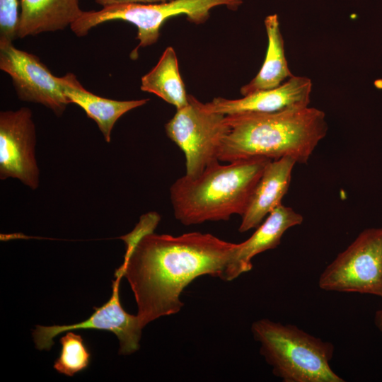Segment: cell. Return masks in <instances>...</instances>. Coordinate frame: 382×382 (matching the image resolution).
I'll list each match as a JSON object with an SVG mask.
<instances>
[{
  "instance_id": "cell-15",
  "label": "cell",
  "mask_w": 382,
  "mask_h": 382,
  "mask_svg": "<svg viewBox=\"0 0 382 382\" xmlns=\"http://www.w3.org/2000/svg\"><path fill=\"white\" fill-rule=\"evenodd\" d=\"M303 220L301 214L282 204L273 209L250 238L238 243L234 262L238 274L249 272L255 255L277 248L284 233Z\"/></svg>"
},
{
  "instance_id": "cell-16",
  "label": "cell",
  "mask_w": 382,
  "mask_h": 382,
  "mask_svg": "<svg viewBox=\"0 0 382 382\" xmlns=\"http://www.w3.org/2000/svg\"><path fill=\"white\" fill-rule=\"evenodd\" d=\"M264 23L268 40L266 56L257 75L241 88L243 96L277 88L294 76L285 57L278 16L275 13L267 16Z\"/></svg>"
},
{
  "instance_id": "cell-5",
  "label": "cell",
  "mask_w": 382,
  "mask_h": 382,
  "mask_svg": "<svg viewBox=\"0 0 382 382\" xmlns=\"http://www.w3.org/2000/svg\"><path fill=\"white\" fill-rule=\"evenodd\" d=\"M243 0H171L156 4H120L103 6L99 11H83L70 26L78 37H83L93 28L110 21L129 22L137 28L139 45L132 52L131 58L136 59L139 48L156 43L160 28L168 19L183 15L196 25L206 22L211 11L225 6L236 11Z\"/></svg>"
},
{
  "instance_id": "cell-3",
  "label": "cell",
  "mask_w": 382,
  "mask_h": 382,
  "mask_svg": "<svg viewBox=\"0 0 382 382\" xmlns=\"http://www.w3.org/2000/svg\"><path fill=\"white\" fill-rule=\"evenodd\" d=\"M271 161L255 157L225 165L219 161L197 176L184 175L170 188L175 218L185 226H191L227 221L234 214L242 216Z\"/></svg>"
},
{
  "instance_id": "cell-7",
  "label": "cell",
  "mask_w": 382,
  "mask_h": 382,
  "mask_svg": "<svg viewBox=\"0 0 382 382\" xmlns=\"http://www.w3.org/2000/svg\"><path fill=\"white\" fill-rule=\"evenodd\" d=\"M318 285L325 291L366 294L382 299V227L362 231L325 267Z\"/></svg>"
},
{
  "instance_id": "cell-17",
  "label": "cell",
  "mask_w": 382,
  "mask_h": 382,
  "mask_svg": "<svg viewBox=\"0 0 382 382\" xmlns=\"http://www.w3.org/2000/svg\"><path fill=\"white\" fill-rule=\"evenodd\" d=\"M141 91L156 95L180 109L188 105V94L182 80L176 53L168 47L158 63L141 79Z\"/></svg>"
},
{
  "instance_id": "cell-2",
  "label": "cell",
  "mask_w": 382,
  "mask_h": 382,
  "mask_svg": "<svg viewBox=\"0 0 382 382\" xmlns=\"http://www.w3.org/2000/svg\"><path fill=\"white\" fill-rule=\"evenodd\" d=\"M226 120L229 129L218 158L227 163L291 157L306 163L328 129L324 112L308 106L270 114L228 115Z\"/></svg>"
},
{
  "instance_id": "cell-9",
  "label": "cell",
  "mask_w": 382,
  "mask_h": 382,
  "mask_svg": "<svg viewBox=\"0 0 382 382\" xmlns=\"http://www.w3.org/2000/svg\"><path fill=\"white\" fill-rule=\"evenodd\" d=\"M0 69L11 79L18 98L41 104L61 116L70 104L58 81L38 57L0 41Z\"/></svg>"
},
{
  "instance_id": "cell-18",
  "label": "cell",
  "mask_w": 382,
  "mask_h": 382,
  "mask_svg": "<svg viewBox=\"0 0 382 382\" xmlns=\"http://www.w3.org/2000/svg\"><path fill=\"white\" fill-rule=\"evenodd\" d=\"M60 343L61 353L54 364L59 373L72 376L88 366L91 354L80 335L69 330L61 337Z\"/></svg>"
},
{
  "instance_id": "cell-11",
  "label": "cell",
  "mask_w": 382,
  "mask_h": 382,
  "mask_svg": "<svg viewBox=\"0 0 382 382\" xmlns=\"http://www.w3.org/2000/svg\"><path fill=\"white\" fill-rule=\"evenodd\" d=\"M311 91L310 79L293 76L277 88L255 92L239 99L214 98L204 106L209 111L224 115L276 113L308 107Z\"/></svg>"
},
{
  "instance_id": "cell-13",
  "label": "cell",
  "mask_w": 382,
  "mask_h": 382,
  "mask_svg": "<svg viewBox=\"0 0 382 382\" xmlns=\"http://www.w3.org/2000/svg\"><path fill=\"white\" fill-rule=\"evenodd\" d=\"M58 81L69 102L78 105L96 122L108 143L110 142L111 132L117 120L149 100V98L116 100L98 96L86 90L71 72L58 76Z\"/></svg>"
},
{
  "instance_id": "cell-8",
  "label": "cell",
  "mask_w": 382,
  "mask_h": 382,
  "mask_svg": "<svg viewBox=\"0 0 382 382\" xmlns=\"http://www.w3.org/2000/svg\"><path fill=\"white\" fill-rule=\"evenodd\" d=\"M112 281V295L100 307H95V311L86 320L71 325L42 326L36 325L32 331L35 347L39 350H50L54 345L53 339L57 335L74 330H101L114 333L120 342V354H130L139 349L141 330L144 328L137 315L126 312L121 305L119 286L124 277L120 266L115 272Z\"/></svg>"
},
{
  "instance_id": "cell-12",
  "label": "cell",
  "mask_w": 382,
  "mask_h": 382,
  "mask_svg": "<svg viewBox=\"0 0 382 382\" xmlns=\"http://www.w3.org/2000/svg\"><path fill=\"white\" fill-rule=\"evenodd\" d=\"M296 161L291 157L272 160L266 166L241 216V233L256 228L273 209L282 204Z\"/></svg>"
},
{
  "instance_id": "cell-4",
  "label": "cell",
  "mask_w": 382,
  "mask_h": 382,
  "mask_svg": "<svg viewBox=\"0 0 382 382\" xmlns=\"http://www.w3.org/2000/svg\"><path fill=\"white\" fill-rule=\"evenodd\" d=\"M260 353L284 382H344L331 368L334 345L291 324L268 318L252 323Z\"/></svg>"
},
{
  "instance_id": "cell-19",
  "label": "cell",
  "mask_w": 382,
  "mask_h": 382,
  "mask_svg": "<svg viewBox=\"0 0 382 382\" xmlns=\"http://www.w3.org/2000/svg\"><path fill=\"white\" fill-rule=\"evenodd\" d=\"M19 7V0H0V41L18 37Z\"/></svg>"
},
{
  "instance_id": "cell-20",
  "label": "cell",
  "mask_w": 382,
  "mask_h": 382,
  "mask_svg": "<svg viewBox=\"0 0 382 382\" xmlns=\"http://www.w3.org/2000/svg\"><path fill=\"white\" fill-rule=\"evenodd\" d=\"M103 6L120 4H156L166 2L171 0H95Z\"/></svg>"
},
{
  "instance_id": "cell-21",
  "label": "cell",
  "mask_w": 382,
  "mask_h": 382,
  "mask_svg": "<svg viewBox=\"0 0 382 382\" xmlns=\"http://www.w3.org/2000/svg\"><path fill=\"white\" fill-rule=\"evenodd\" d=\"M374 323L377 328L382 332V308L376 311Z\"/></svg>"
},
{
  "instance_id": "cell-1",
  "label": "cell",
  "mask_w": 382,
  "mask_h": 382,
  "mask_svg": "<svg viewBox=\"0 0 382 382\" xmlns=\"http://www.w3.org/2000/svg\"><path fill=\"white\" fill-rule=\"evenodd\" d=\"M160 216L143 215L134 229L120 237L126 245L122 267L134 293L142 326L180 311V296L194 279L209 275L224 281L239 277L235 267L238 243L211 233L157 234Z\"/></svg>"
},
{
  "instance_id": "cell-10",
  "label": "cell",
  "mask_w": 382,
  "mask_h": 382,
  "mask_svg": "<svg viewBox=\"0 0 382 382\" xmlns=\"http://www.w3.org/2000/svg\"><path fill=\"white\" fill-rule=\"evenodd\" d=\"M36 131L28 108L0 112V179L16 178L32 190L39 186Z\"/></svg>"
},
{
  "instance_id": "cell-6",
  "label": "cell",
  "mask_w": 382,
  "mask_h": 382,
  "mask_svg": "<svg viewBox=\"0 0 382 382\" xmlns=\"http://www.w3.org/2000/svg\"><path fill=\"white\" fill-rule=\"evenodd\" d=\"M188 101L176 110L165 129L185 155V175L192 178L219 161V149L229 128L226 115L208 110L204 103L190 94Z\"/></svg>"
},
{
  "instance_id": "cell-14",
  "label": "cell",
  "mask_w": 382,
  "mask_h": 382,
  "mask_svg": "<svg viewBox=\"0 0 382 382\" xmlns=\"http://www.w3.org/2000/svg\"><path fill=\"white\" fill-rule=\"evenodd\" d=\"M19 3L20 38L64 30L83 12L79 0H19Z\"/></svg>"
}]
</instances>
